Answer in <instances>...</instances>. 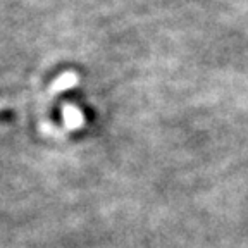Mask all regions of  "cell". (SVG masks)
Listing matches in <instances>:
<instances>
[{
	"label": "cell",
	"mask_w": 248,
	"mask_h": 248,
	"mask_svg": "<svg viewBox=\"0 0 248 248\" xmlns=\"http://www.w3.org/2000/svg\"><path fill=\"white\" fill-rule=\"evenodd\" d=\"M62 117H64V123L69 129H78L85 124V114L76 105H64Z\"/></svg>",
	"instance_id": "obj_1"
},
{
	"label": "cell",
	"mask_w": 248,
	"mask_h": 248,
	"mask_svg": "<svg viewBox=\"0 0 248 248\" xmlns=\"http://www.w3.org/2000/svg\"><path fill=\"white\" fill-rule=\"evenodd\" d=\"M78 76L74 73H64L61 78H57L52 85V92H64V90H69L73 86H76Z\"/></svg>",
	"instance_id": "obj_2"
}]
</instances>
